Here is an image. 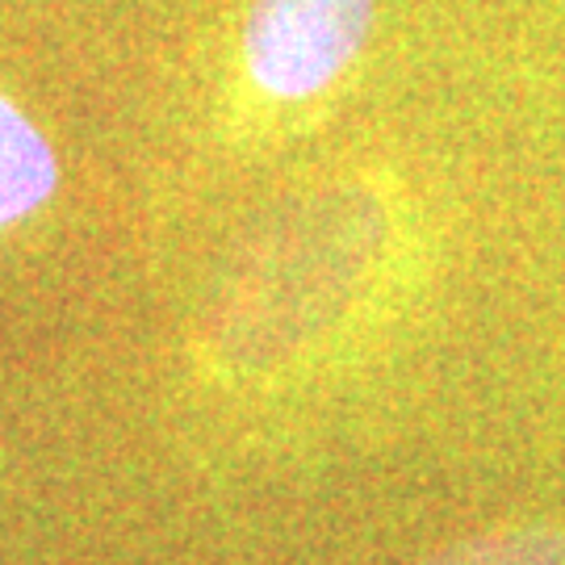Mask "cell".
Returning <instances> with one entry per match:
<instances>
[{"label": "cell", "instance_id": "277c9868", "mask_svg": "<svg viewBox=\"0 0 565 565\" xmlns=\"http://www.w3.org/2000/svg\"><path fill=\"white\" fill-rule=\"evenodd\" d=\"M424 565H565V532L557 524L499 527L440 548Z\"/></svg>", "mask_w": 565, "mask_h": 565}, {"label": "cell", "instance_id": "6da1fadb", "mask_svg": "<svg viewBox=\"0 0 565 565\" xmlns=\"http://www.w3.org/2000/svg\"><path fill=\"white\" fill-rule=\"evenodd\" d=\"M385 218L369 193H331L285 231L268 264V289L247 306V323L264 348H294L340 319L382 247Z\"/></svg>", "mask_w": 565, "mask_h": 565}, {"label": "cell", "instance_id": "7a4b0ae2", "mask_svg": "<svg viewBox=\"0 0 565 565\" xmlns=\"http://www.w3.org/2000/svg\"><path fill=\"white\" fill-rule=\"evenodd\" d=\"M377 0H252L243 18V72L277 105L331 93L364 55Z\"/></svg>", "mask_w": 565, "mask_h": 565}, {"label": "cell", "instance_id": "3957f363", "mask_svg": "<svg viewBox=\"0 0 565 565\" xmlns=\"http://www.w3.org/2000/svg\"><path fill=\"white\" fill-rule=\"evenodd\" d=\"M60 184V160L30 114L0 93V231L30 218L51 202Z\"/></svg>", "mask_w": 565, "mask_h": 565}]
</instances>
